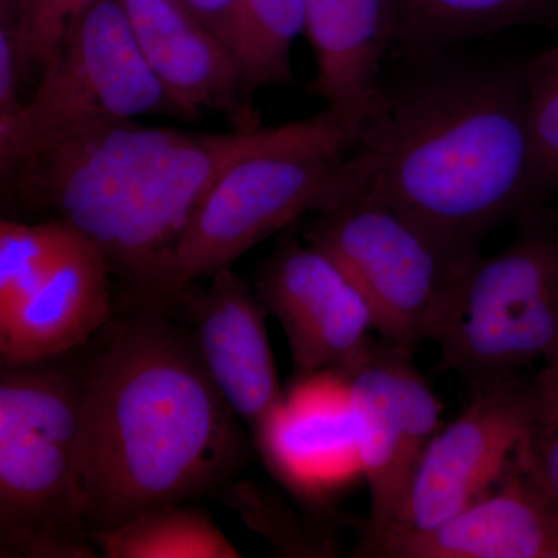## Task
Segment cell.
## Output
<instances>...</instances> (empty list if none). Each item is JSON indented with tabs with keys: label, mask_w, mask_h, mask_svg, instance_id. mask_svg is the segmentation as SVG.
I'll return each instance as SVG.
<instances>
[{
	"label": "cell",
	"mask_w": 558,
	"mask_h": 558,
	"mask_svg": "<svg viewBox=\"0 0 558 558\" xmlns=\"http://www.w3.org/2000/svg\"><path fill=\"white\" fill-rule=\"evenodd\" d=\"M458 49L398 54L360 143L363 190L462 258L546 196L523 64Z\"/></svg>",
	"instance_id": "cell-1"
},
{
	"label": "cell",
	"mask_w": 558,
	"mask_h": 558,
	"mask_svg": "<svg viewBox=\"0 0 558 558\" xmlns=\"http://www.w3.org/2000/svg\"><path fill=\"white\" fill-rule=\"evenodd\" d=\"M168 310L138 304L87 369L81 492L89 532L208 497L247 459L240 417Z\"/></svg>",
	"instance_id": "cell-2"
},
{
	"label": "cell",
	"mask_w": 558,
	"mask_h": 558,
	"mask_svg": "<svg viewBox=\"0 0 558 558\" xmlns=\"http://www.w3.org/2000/svg\"><path fill=\"white\" fill-rule=\"evenodd\" d=\"M380 97V94H379ZM328 108L279 124L231 161L205 194L143 304L171 307L186 289L233 266L304 215L339 207L363 189L360 143L371 110Z\"/></svg>",
	"instance_id": "cell-3"
},
{
	"label": "cell",
	"mask_w": 558,
	"mask_h": 558,
	"mask_svg": "<svg viewBox=\"0 0 558 558\" xmlns=\"http://www.w3.org/2000/svg\"><path fill=\"white\" fill-rule=\"evenodd\" d=\"M69 355L0 371L2 557H98L81 492L89 366L73 365Z\"/></svg>",
	"instance_id": "cell-4"
},
{
	"label": "cell",
	"mask_w": 558,
	"mask_h": 558,
	"mask_svg": "<svg viewBox=\"0 0 558 558\" xmlns=\"http://www.w3.org/2000/svg\"><path fill=\"white\" fill-rule=\"evenodd\" d=\"M497 255L465 271L435 343L473 387L558 352V222L534 207Z\"/></svg>",
	"instance_id": "cell-5"
},
{
	"label": "cell",
	"mask_w": 558,
	"mask_h": 558,
	"mask_svg": "<svg viewBox=\"0 0 558 558\" xmlns=\"http://www.w3.org/2000/svg\"><path fill=\"white\" fill-rule=\"evenodd\" d=\"M315 216L304 240L328 253L354 281L381 340L407 352L435 341L478 256L454 255L365 191Z\"/></svg>",
	"instance_id": "cell-6"
},
{
	"label": "cell",
	"mask_w": 558,
	"mask_h": 558,
	"mask_svg": "<svg viewBox=\"0 0 558 558\" xmlns=\"http://www.w3.org/2000/svg\"><path fill=\"white\" fill-rule=\"evenodd\" d=\"M148 113L183 119L140 51L120 0H98L73 22L31 100L0 120V157L36 140Z\"/></svg>",
	"instance_id": "cell-7"
},
{
	"label": "cell",
	"mask_w": 558,
	"mask_h": 558,
	"mask_svg": "<svg viewBox=\"0 0 558 558\" xmlns=\"http://www.w3.org/2000/svg\"><path fill=\"white\" fill-rule=\"evenodd\" d=\"M532 381L519 374L475 387L468 409L435 433L387 532L366 556L447 523L506 475L531 413Z\"/></svg>",
	"instance_id": "cell-8"
},
{
	"label": "cell",
	"mask_w": 558,
	"mask_h": 558,
	"mask_svg": "<svg viewBox=\"0 0 558 558\" xmlns=\"http://www.w3.org/2000/svg\"><path fill=\"white\" fill-rule=\"evenodd\" d=\"M411 352L374 343L351 373L352 399L369 515L360 553H369L398 513L429 439L440 428L442 403L414 369Z\"/></svg>",
	"instance_id": "cell-9"
},
{
	"label": "cell",
	"mask_w": 558,
	"mask_h": 558,
	"mask_svg": "<svg viewBox=\"0 0 558 558\" xmlns=\"http://www.w3.org/2000/svg\"><path fill=\"white\" fill-rule=\"evenodd\" d=\"M256 293L284 329L295 376L351 374L374 343L373 311L347 271L311 242L288 238L260 266Z\"/></svg>",
	"instance_id": "cell-10"
},
{
	"label": "cell",
	"mask_w": 558,
	"mask_h": 558,
	"mask_svg": "<svg viewBox=\"0 0 558 558\" xmlns=\"http://www.w3.org/2000/svg\"><path fill=\"white\" fill-rule=\"evenodd\" d=\"M253 442L267 470L303 501H330L365 480L351 374H300L256 427Z\"/></svg>",
	"instance_id": "cell-11"
},
{
	"label": "cell",
	"mask_w": 558,
	"mask_h": 558,
	"mask_svg": "<svg viewBox=\"0 0 558 558\" xmlns=\"http://www.w3.org/2000/svg\"><path fill=\"white\" fill-rule=\"evenodd\" d=\"M138 49L183 119L216 110L234 130L263 126L227 44L183 0H120Z\"/></svg>",
	"instance_id": "cell-12"
},
{
	"label": "cell",
	"mask_w": 558,
	"mask_h": 558,
	"mask_svg": "<svg viewBox=\"0 0 558 558\" xmlns=\"http://www.w3.org/2000/svg\"><path fill=\"white\" fill-rule=\"evenodd\" d=\"M193 284L180 296L197 351L223 399L250 429L282 398L267 332V307L231 267Z\"/></svg>",
	"instance_id": "cell-13"
},
{
	"label": "cell",
	"mask_w": 558,
	"mask_h": 558,
	"mask_svg": "<svg viewBox=\"0 0 558 558\" xmlns=\"http://www.w3.org/2000/svg\"><path fill=\"white\" fill-rule=\"evenodd\" d=\"M112 269L105 253L76 231L49 277L0 317V365L64 357L112 319Z\"/></svg>",
	"instance_id": "cell-14"
},
{
	"label": "cell",
	"mask_w": 558,
	"mask_h": 558,
	"mask_svg": "<svg viewBox=\"0 0 558 558\" xmlns=\"http://www.w3.org/2000/svg\"><path fill=\"white\" fill-rule=\"evenodd\" d=\"M388 558H558V513L513 459L497 486L457 517L385 546Z\"/></svg>",
	"instance_id": "cell-15"
},
{
	"label": "cell",
	"mask_w": 558,
	"mask_h": 558,
	"mask_svg": "<svg viewBox=\"0 0 558 558\" xmlns=\"http://www.w3.org/2000/svg\"><path fill=\"white\" fill-rule=\"evenodd\" d=\"M399 0H306V33L315 60L310 94L328 108L376 100L395 49Z\"/></svg>",
	"instance_id": "cell-16"
},
{
	"label": "cell",
	"mask_w": 558,
	"mask_h": 558,
	"mask_svg": "<svg viewBox=\"0 0 558 558\" xmlns=\"http://www.w3.org/2000/svg\"><path fill=\"white\" fill-rule=\"evenodd\" d=\"M523 25L558 27V0H399L391 57L458 49Z\"/></svg>",
	"instance_id": "cell-17"
},
{
	"label": "cell",
	"mask_w": 558,
	"mask_h": 558,
	"mask_svg": "<svg viewBox=\"0 0 558 558\" xmlns=\"http://www.w3.org/2000/svg\"><path fill=\"white\" fill-rule=\"evenodd\" d=\"M98 556L106 558H240L242 553L207 510L161 506L121 526L89 532Z\"/></svg>",
	"instance_id": "cell-18"
},
{
	"label": "cell",
	"mask_w": 558,
	"mask_h": 558,
	"mask_svg": "<svg viewBox=\"0 0 558 558\" xmlns=\"http://www.w3.org/2000/svg\"><path fill=\"white\" fill-rule=\"evenodd\" d=\"M306 31V0H236L226 44L250 94L293 83L292 47Z\"/></svg>",
	"instance_id": "cell-19"
},
{
	"label": "cell",
	"mask_w": 558,
	"mask_h": 558,
	"mask_svg": "<svg viewBox=\"0 0 558 558\" xmlns=\"http://www.w3.org/2000/svg\"><path fill=\"white\" fill-rule=\"evenodd\" d=\"M76 230L60 219L0 222V317L38 288L64 255Z\"/></svg>",
	"instance_id": "cell-20"
},
{
	"label": "cell",
	"mask_w": 558,
	"mask_h": 558,
	"mask_svg": "<svg viewBox=\"0 0 558 558\" xmlns=\"http://www.w3.org/2000/svg\"><path fill=\"white\" fill-rule=\"evenodd\" d=\"M515 459L558 513V352L543 362L532 380L531 413Z\"/></svg>",
	"instance_id": "cell-21"
},
{
	"label": "cell",
	"mask_w": 558,
	"mask_h": 558,
	"mask_svg": "<svg viewBox=\"0 0 558 558\" xmlns=\"http://www.w3.org/2000/svg\"><path fill=\"white\" fill-rule=\"evenodd\" d=\"M98 0H17L0 17L14 22L22 80L46 69L81 14Z\"/></svg>",
	"instance_id": "cell-22"
},
{
	"label": "cell",
	"mask_w": 558,
	"mask_h": 558,
	"mask_svg": "<svg viewBox=\"0 0 558 558\" xmlns=\"http://www.w3.org/2000/svg\"><path fill=\"white\" fill-rule=\"evenodd\" d=\"M529 128L546 194L558 193V43L523 64Z\"/></svg>",
	"instance_id": "cell-23"
},
{
	"label": "cell",
	"mask_w": 558,
	"mask_h": 558,
	"mask_svg": "<svg viewBox=\"0 0 558 558\" xmlns=\"http://www.w3.org/2000/svg\"><path fill=\"white\" fill-rule=\"evenodd\" d=\"M226 43L227 24L236 0H183Z\"/></svg>",
	"instance_id": "cell-24"
}]
</instances>
